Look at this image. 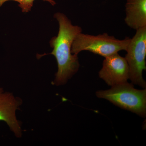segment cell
<instances>
[{
    "label": "cell",
    "instance_id": "cell-1",
    "mask_svg": "<svg viewBox=\"0 0 146 146\" xmlns=\"http://www.w3.org/2000/svg\"><path fill=\"white\" fill-rule=\"evenodd\" d=\"M54 17L59 24V31L57 36L53 37L50 42L52 52L48 54H38L37 56L40 58L48 54L54 56L58 68L54 83L60 85L66 83L79 68L78 55L73 54L71 50L74 39L82 30L80 27L73 25L63 13H56Z\"/></svg>",
    "mask_w": 146,
    "mask_h": 146
},
{
    "label": "cell",
    "instance_id": "cell-2",
    "mask_svg": "<svg viewBox=\"0 0 146 146\" xmlns=\"http://www.w3.org/2000/svg\"><path fill=\"white\" fill-rule=\"evenodd\" d=\"M97 97L111 102L123 109L142 117L146 114V90H138L127 82L112 86L111 89L96 93Z\"/></svg>",
    "mask_w": 146,
    "mask_h": 146
},
{
    "label": "cell",
    "instance_id": "cell-3",
    "mask_svg": "<svg viewBox=\"0 0 146 146\" xmlns=\"http://www.w3.org/2000/svg\"><path fill=\"white\" fill-rule=\"evenodd\" d=\"M130 40L128 37L119 40L106 33L92 35L81 32L74 39L71 52L78 55L82 51H89L106 58L120 51H126Z\"/></svg>",
    "mask_w": 146,
    "mask_h": 146
},
{
    "label": "cell",
    "instance_id": "cell-4",
    "mask_svg": "<svg viewBox=\"0 0 146 146\" xmlns=\"http://www.w3.org/2000/svg\"><path fill=\"white\" fill-rule=\"evenodd\" d=\"M136 31L135 35L130 39L125 58L128 65L129 79L132 83L145 88L146 83L143 72L146 70V27Z\"/></svg>",
    "mask_w": 146,
    "mask_h": 146
},
{
    "label": "cell",
    "instance_id": "cell-5",
    "mask_svg": "<svg viewBox=\"0 0 146 146\" xmlns=\"http://www.w3.org/2000/svg\"><path fill=\"white\" fill-rule=\"evenodd\" d=\"M99 75L109 86L126 83L129 79V70L125 58L118 53L106 57Z\"/></svg>",
    "mask_w": 146,
    "mask_h": 146
},
{
    "label": "cell",
    "instance_id": "cell-6",
    "mask_svg": "<svg viewBox=\"0 0 146 146\" xmlns=\"http://www.w3.org/2000/svg\"><path fill=\"white\" fill-rule=\"evenodd\" d=\"M20 100L0 88V121L5 122L17 137L22 135L21 123L17 120L16 110L21 104Z\"/></svg>",
    "mask_w": 146,
    "mask_h": 146
},
{
    "label": "cell",
    "instance_id": "cell-7",
    "mask_svg": "<svg viewBox=\"0 0 146 146\" xmlns=\"http://www.w3.org/2000/svg\"><path fill=\"white\" fill-rule=\"evenodd\" d=\"M125 12L128 26L136 30L146 27V0H127Z\"/></svg>",
    "mask_w": 146,
    "mask_h": 146
},
{
    "label": "cell",
    "instance_id": "cell-8",
    "mask_svg": "<svg viewBox=\"0 0 146 146\" xmlns=\"http://www.w3.org/2000/svg\"><path fill=\"white\" fill-rule=\"evenodd\" d=\"M9 1H15L18 3V6L21 8L23 12H28L31 11L33 5V3L35 0H0V7L6 2ZM47 1L51 5L54 6L55 5L56 3L54 0H43Z\"/></svg>",
    "mask_w": 146,
    "mask_h": 146
}]
</instances>
